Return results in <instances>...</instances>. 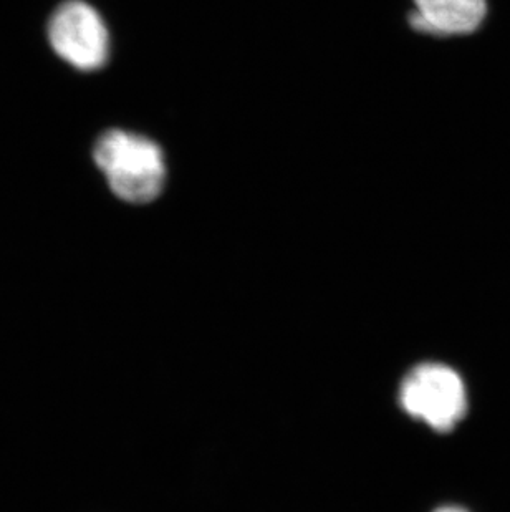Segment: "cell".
Masks as SVG:
<instances>
[{
	"label": "cell",
	"instance_id": "5b68a950",
	"mask_svg": "<svg viewBox=\"0 0 510 512\" xmlns=\"http://www.w3.org/2000/svg\"><path fill=\"white\" fill-rule=\"evenodd\" d=\"M433 512H469L467 509L459 508V506H441V508L434 509Z\"/></svg>",
	"mask_w": 510,
	"mask_h": 512
},
{
	"label": "cell",
	"instance_id": "7a4b0ae2",
	"mask_svg": "<svg viewBox=\"0 0 510 512\" xmlns=\"http://www.w3.org/2000/svg\"><path fill=\"white\" fill-rule=\"evenodd\" d=\"M401 408L438 433H449L467 413L466 385L454 368L421 363L403 378Z\"/></svg>",
	"mask_w": 510,
	"mask_h": 512
},
{
	"label": "cell",
	"instance_id": "3957f363",
	"mask_svg": "<svg viewBox=\"0 0 510 512\" xmlns=\"http://www.w3.org/2000/svg\"><path fill=\"white\" fill-rule=\"evenodd\" d=\"M53 52L82 72L105 65L110 55V34L92 5L68 0L53 12L49 22Z\"/></svg>",
	"mask_w": 510,
	"mask_h": 512
},
{
	"label": "cell",
	"instance_id": "277c9868",
	"mask_svg": "<svg viewBox=\"0 0 510 512\" xmlns=\"http://www.w3.org/2000/svg\"><path fill=\"white\" fill-rule=\"evenodd\" d=\"M486 0H414L409 24L436 37L471 34L486 17Z\"/></svg>",
	"mask_w": 510,
	"mask_h": 512
},
{
	"label": "cell",
	"instance_id": "6da1fadb",
	"mask_svg": "<svg viewBox=\"0 0 510 512\" xmlns=\"http://www.w3.org/2000/svg\"><path fill=\"white\" fill-rule=\"evenodd\" d=\"M93 158L111 191L126 203L158 198L166 183L164 153L158 143L130 131L110 130L98 138Z\"/></svg>",
	"mask_w": 510,
	"mask_h": 512
}]
</instances>
